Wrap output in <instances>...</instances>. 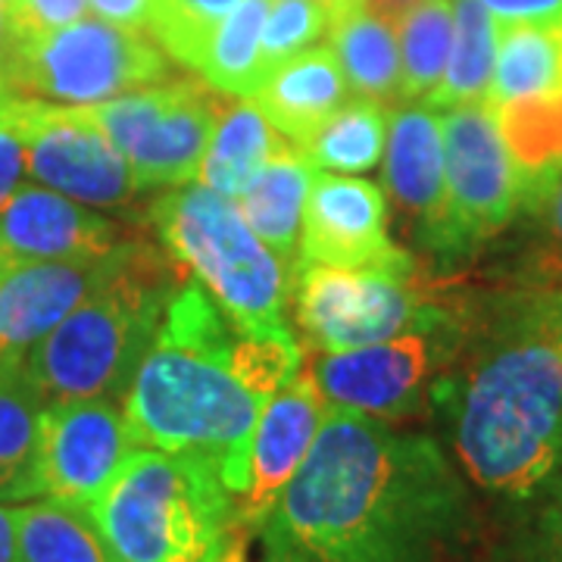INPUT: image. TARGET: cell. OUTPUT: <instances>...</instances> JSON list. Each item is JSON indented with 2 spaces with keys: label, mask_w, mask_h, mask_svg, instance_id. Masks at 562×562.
I'll return each instance as SVG.
<instances>
[{
  "label": "cell",
  "mask_w": 562,
  "mask_h": 562,
  "mask_svg": "<svg viewBox=\"0 0 562 562\" xmlns=\"http://www.w3.org/2000/svg\"><path fill=\"white\" fill-rule=\"evenodd\" d=\"M120 562H235L238 509L203 457L138 447L91 503Z\"/></svg>",
  "instance_id": "obj_4"
},
{
  "label": "cell",
  "mask_w": 562,
  "mask_h": 562,
  "mask_svg": "<svg viewBox=\"0 0 562 562\" xmlns=\"http://www.w3.org/2000/svg\"><path fill=\"white\" fill-rule=\"evenodd\" d=\"M387 120L379 101L350 98L313 138L301 144V154L313 169L335 176H360L382 162Z\"/></svg>",
  "instance_id": "obj_27"
},
{
  "label": "cell",
  "mask_w": 562,
  "mask_h": 562,
  "mask_svg": "<svg viewBox=\"0 0 562 562\" xmlns=\"http://www.w3.org/2000/svg\"><path fill=\"white\" fill-rule=\"evenodd\" d=\"M297 322L306 344L322 353L391 341L450 325L441 306L425 301L413 276L353 272L319 262H294Z\"/></svg>",
  "instance_id": "obj_9"
},
{
  "label": "cell",
  "mask_w": 562,
  "mask_h": 562,
  "mask_svg": "<svg viewBox=\"0 0 562 562\" xmlns=\"http://www.w3.org/2000/svg\"><path fill=\"white\" fill-rule=\"evenodd\" d=\"M457 341L460 331L450 325L413 331L391 341L322 353L313 375L331 409L397 422L419 413L428 384L453 357Z\"/></svg>",
  "instance_id": "obj_12"
},
{
  "label": "cell",
  "mask_w": 562,
  "mask_h": 562,
  "mask_svg": "<svg viewBox=\"0 0 562 562\" xmlns=\"http://www.w3.org/2000/svg\"><path fill=\"white\" fill-rule=\"evenodd\" d=\"M553 506L547 513V535H550V550H553V562H562V469L553 475Z\"/></svg>",
  "instance_id": "obj_37"
},
{
  "label": "cell",
  "mask_w": 562,
  "mask_h": 562,
  "mask_svg": "<svg viewBox=\"0 0 562 562\" xmlns=\"http://www.w3.org/2000/svg\"><path fill=\"white\" fill-rule=\"evenodd\" d=\"M132 244L103 257L7 266L0 276V372L22 369L29 350L76 306L94 297L122 272Z\"/></svg>",
  "instance_id": "obj_16"
},
{
  "label": "cell",
  "mask_w": 562,
  "mask_h": 562,
  "mask_svg": "<svg viewBox=\"0 0 562 562\" xmlns=\"http://www.w3.org/2000/svg\"><path fill=\"white\" fill-rule=\"evenodd\" d=\"M241 0H154L150 38L166 50V57L198 66L210 35Z\"/></svg>",
  "instance_id": "obj_29"
},
{
  "label": "cell",
  "mask_w": 562,
  "mask_h": 562,
  "mask_svg": "<svg viewBox=\"0 0 562 562\" xmlns=\"http://www.w3.org/2000/svg\"><path fill=\"white\" fill-rule=\"evenodd\" d=\"M313 181V166L297 144L284 138L276 154L238 194V210L281 266H294L301 257L303 201Z\"/></svg>",
  "instance_id": "obj_20"
},
{
  "label": "cell",
  "mask_w": 562,
  "mask_h": 562,
  "mask_svg": "<svg viewBox=\"0 0 562 562\" xmlns=\"http://www.w3.org/2000/svg\"><path fill=\"white\" fill-rule=\"evenodd\" d=\"M328 413L331 406L322 397L313 369H301L266 401L244 450L220 472L241 525H266L284 487L310 457Z\"/></svg>",
  "instance_id": "obj_13"
},
{
  "label": "cell",
  "mask_w": 562,
  "mask_h": 562,
  "mask_svg": "<svg viewBox=\"0 0 562 562\" xmlns=\"http://www.w3.org/2000/svg\"><path fill=\"white\" fill-rule=\"evenodd\" d=\"M13 44H16V32H13V22L7 13V0H0V91H3V76H7V63L13 54Z\"/></svg>",
  "instance_id": "obj_38"
},
{
  "label": "cell",
  "mask_w": 562,
  "mask_h": 562,
  "mask_svg": "<svg viewBox=\"0 0 562 562\" xmlns=\"http://www.w3.org/2000/svg\"><path fill=\"white\" fill-rule=\"evenodd\" d=\"M322 7H325V10H335V7H338V3H344V0H319Z\"/></svg>",
  "instance_id": "obj_42"
},
{
  "label": "cell",
  "mask_w": 562,
  "mask_h": 562,
  "mask_svg": "<svg viewBox=\"0 0 562 562\" xmlns=\"http://www.w3.org/2000/svg\"><path fill=\"white\" fill-rule=\"evenodd\" d=\"M501 25L479 0H453V44L438 88L425 98L431 110L484 103L494 79Z\"/></svg>",
  "instance_id": "obj_24"
},
{
  "label": "cell",
  "mask_w": 562,
  "mask_h": 562,
  "mask_svg": "<svg viewBox=\"0 0 562 562\" xmlns=\"http://www.w3.org/2000/svg\"><path fill=\"white\" fill-rule=\"evenodd\" d=\"M494 22L506 25H562V0H479Z\"/></svg>",
  "instance_id": "obj_33"
},
{
  "label": "cell",
  "mask_w": 562,
  "mask_h": 562,
  "mask_svg": "<svg viewBox=\"0 0 562 562\" xmlns=\"http://www.w3.org/2000/svg\"><path fill=\"white\" fill-rule=\"evenodd\" d=\"M25 179V147L10 122L0 116V203L7 201Z\"/></svg>",
  "instance_id": "obj_35"
},
{
  "label": "cell",
  "mask_w": 562,
  "mask_h": 562,
  "mask_svg": "<svg viewBox=\"0 0 562 562\" xmlns=\"http://www.w3.org/2000/svg\"><path fill=\"white\" fill-rule=\"evenodd\" d=\"M266 525L319 562H460L472 501L435 438L331 409Z\"/></svg>",
  "instance_id": "obj_1"
},
{
  "label": "cell",
  "mask_w": 562,
  "mask_h": 562,
  "mask_svg": "<svg viewBox=\"0 0 562 562\" xmlns=\"http://www.w3.org/2000/svg\"><path fill=\"white\" fill-rule=\"evenodd\" d=\"M181 279L154 247L135 241L120 276L29 350L22 375L44 403L122 394Z\"/></svg>",
  "instance_id": "obj_5"
},
{
  "label": "cell",
  "mask_w": 562,
  "mask_h": 562,
  "mask_svg": "<svg viewBox=\"0 0 562 562\" xmlns=\"http://www.w3.org/2000/svg\"><path fill=\"white\" fill-rule=\"evenodd\" d=\"M0 562H16V528L13 509L0 503Z\"/></svg>",
  "instance_id": "obj_39"
},
{
  "label": "cell",
  "mask_w": 562,
  "mask_h": 562,
  "mask_svg": "<svg viewBox=\"0 0 562 562\" xmlns=\"http://www.w3.org/2000/svg\"><path fill=\"white\" fill-rule=\"evenodd\" d=\"M81 110L125 157L138 191H144L198 181L220 98L198 81H160Z\"/></svg>",
  "instance_id": "obj_8"
},
{
  "label": "cell",
  "mask_w": 562,
  "mask_h": 562,
  "mask_svg": "<svg viewBox=\"0 0 562 562\" xmlns=\"http://www.w3.org/2000/svg\"><path fill=\"white\" fill-rule=\"evenodd\" d=\"M350 85L331 47H310L272 69L247 98L291 144H306L350 101Z\"/></svg>",
  "instance_id": "obj_19"
},
{
  "label": "cell",
  "mask_w": 562,
  "mask_h": 562,
  "mask_svg": "<svg viewBox=\"0 0 562 562\" xmlns=\"http://www.w3.org/2000/svg\"><path fill=\"white\" fill-rule=\"evenodd\" d=\"M375 16H382V20L387 22H397L403 16V10L406 7H413L416 0H362Z\"/></svg>",
  "instance_id": "obj_40"
},
{
  "label": "cell",
  "mask_w": 562,
  "mask_h": 562,
  "mask_svg": "<svg viewBox=\"0 0 562 562\" xmlns=\"http://www.w3.org/2000/svg\"><path fill=\"white\" fill-rule=\"evenodd\" d=\"M297 262L391 276L416 272L413 257L387 238V206L379 184L335 172H313Z\"/></svg>",
  "instance_id": "obj_15"
},
{
  "label": "cell",
  "mask_w": 562,
  "mask_h": 562,
  "mask_svg": "<svg viewBox=\"0 0 562 562\" xmlns=\"http://www.w3.org/2000/svg\"><path fill=\"white\" fill-rule=\"evenodd\" d=\"M553 301H557V316H560V328H562V291L560 294H553Z\"/></svg>",
  "instance_id": "obj_41"
},
{
  "label": "cell",
  "mask_w": 562,
  "mask_h": 562,
  "mask_svg": "<svg viewBox=\"0 0 562 562\" xmlns=\"http://www.w3.org/2000/svg\"><path fill=\"white\" fill-rule=\"evenodd\" d=\"M7 13L16 38H29L85 20L88 0H7Z\"/></svg>",
  "instance_id": "obj_31"
},
{
  "label": "cell",
  "mask_w": 562,
  "mask_h": 562,
  "mask_svg": "<svg viewBox=\"0 0 562 562\" xmlns=\"http://www.w3.org/2000/svg\"><path fill=\"white\" fill-rule=\"evenodd\" d=\"M3 269H7V266H3V260H0V276H3Z\"/></svg>",
  "instance_id": "obj_43"
},
{
  "label": "cell",
  "mask_w": 562,
  "mask_h": 562,
  "mask_svg": "<svg viewBox=\"0 0 562 562\" xmlns=\"http://www.w3.org/2000/svg\"><path fill=\"white\" fill-rule=\"evenodd\" d=\"M401 44V101H425L447 69L453 44V0H416L394 22Z\"/></svg>",
  "instance_id": "obj_28"
},
{
  "label": "cell",
  "mask_w": 562,
  "mask_h": 562,
  "mask_svg": "<svg viewBox=\"0 0 562 562\" xmlns=\"http://www.w3.org/2000/svg\"><path fill=\"white\" fill-rule=\"evenodd\" d=\"M120 244H125V238L116 222L38 181H22L0 203L3 266L103 257Z\"/></svg>",
  "instance_id": "obj_17"
},
{
  "label": "cell",
  "mask_w": 562,
  "mask_h": 562,
  "mask_svg": "<svg viewBox=\"0 0 562 562\" xmlns=\"http://www.w3.org/2000/svg\"><path fill=\"white\" fill-rule=\"evenodd\" d=\"M150 222L172 260L201 281L228 319L247 331L288 328L284 266L254 235L238 203L203 184H181L154 201Z\"/></svg>",
  "instance_id": "obj_6"
},
{
  "label": "cell",
  "mask_w": 562,
  "mask_h": 562,
  "mask_svg": "<svg viewBox=\"0 0 562 562\" xmlns=\"http://www.w3.org/2000/svg\"><path fill=\"white\" fill-rule=\"evenodd\" d=\"M91 16L120 29H132V32H144L150 29V16H154V0H88Z\"/></svg>",
  "instance_id": "obj_34"
},
{
  "label": "cell",
  "mask_w": 562,
  "mask_h": 562,
  "mask_svg": "<svg viewBox=\"0 0 562 562\" xmlns=\"http://www.w3.org/2000/svg\"><path fill=\"white\" fill-rule=\"evenodd\" d=\"M328 35V10L319 0H272L262 25V79L281 63L316 47Z\"/></svg>",
  "instance_id": "obj_30"
},
{
  "label": "cell",
  "mask_w": 562,
  "mask_h": 562,
  "mask_svg": "<svg viewBox=\"0 0 562 562\" xmlns=\"http://www.w3.org/2000/svg\"><path fill=\"white\" fill-rule=\"evenodd\" d=\"M16 562H120L88 509L57 501L13 506Z\"/></svg>",
  "instance_id": "obj_23"
},
{
  "label": "cell",
  "mask_w": 562,
  "mask_h": 562,
  "mask_svg": "<svg viewBox=\"0 0 562 562\" xmlns=\"http://www.w3.org/2000/svg\"><path fill=\"white\" fill-rule=\"evenodd\" d=\"M138 450L113 397L44 403L38 435L41 501L91 509Z\"/></svg>",
  "instance_id": "obj_14"
},
{
  "label": "cell",
  "mask_w": 562,
  "mask_h": 562,
  "mask_svg": "<svg viewBox=\"0 0 562 562\" xmlns=\"http://www.w3.org/2000/svg\"><path fill=\"white\" fill-rule=\"evenodd\" d=\"M0 116L25 147V176L85 206H122L138 184L120 150L81 106L0 91Z\"/></svg>",
  "instance_id": "obj_11"
},
{
  "label": "cell",
  "mask_w": 562,
  "mask_h": 562,
  "mask_svg": "<svg viewBox=\"0 0 562 562\" xmlns=\"http://www.w3.org/2000/svg\"><path fill=\"white\" fill-rule=\"evenodd\" d=\"M244 331L194 276L179 281L122 391V416L138 447L203 457L220 472L241 453L266 406L238 369Z\"/></svg>",
  "instance_id": "obj_3"
},
{
  "label": "cell",
  "mask_w": 562,
  "mask_h": 562,
  "mask_svg": "<svg viewBox=\"0 0 562 562\" xmlns=\"http://www.w3.org/2000/svg\"><path fill=\"white\" fill-rule=\"evenodd\" d=\"M453 450L482 491L531 497L562 469V328L553 294L509 301L435 382Z\"/></svg>",
  "instance_id": "obj_2"
},
{
  "label": "cell",
  "mask_w": 562,
  "mask_h": 562,
  "mask_svg": "<svg viewBox=\"0 0 562 562\" xmlns=\"http://www.w3.org/2000/svg\"><path fill=\"white\" fill-rule=\"evenodd\" d=\"M522 203L541 213L550 235L562 244V166L522 179Z\"/></svg>",
  "instance_id": "obj_32"
},
{
  "label": "cell",
  "mask_w": 562,
  "mask_h": 562,
  "mask_svg": "<svg viewBox=\"0 0 562 562\" xmlns=\"http://www.w3.org/2000/svg\"><path fill=\"white\" fill-rule=\"evenodd\" d=\"M443 220L431 247L465 254L501 228L522 206V169L513 157L501 116L491 103H462L441 116Z\"/></svg>",
  "instance_id": "obj_10"
},
{
  "label": "cell",
  "mask_w": 562,
  "mask_h": 562,
  "mask_svg": "<svg viewBox=\"0 0 562 562\" xmlns=\"http://www.w3.org/2000/svg\"><path fill=\"white\" fill-rule=\"evenodd\" d=\"M272 0H241L203 47L198 72L206 88L228 98H250L262 81V25Z\"/></svg>",
  "instance_id": "obj_26"
},
{
  "label": "cell",
  "mask_w": 562,
  "mask_h": 562,
  "mask_svg": "<svg viewBox=\"0 0 562 562\" xmlns=\"http://www.w3.org/2000/svg\"><path fill=\"white\" fill-rule=\"evenodd\" d=\"M328 38L350 91L369 101H401V44L394 22L375 16L362 0L328 10Z\"/></svg>",
  "instance_id": "obj_21"
},
{
  "label": "cell",
  "mask_w": 562,
  "mask_h": 562,
  "mask_svg": "<svg viewBox=\"0 0 562 562\" xmlns=\"http://www.w3.org/2000/svg\"><path fill=\"white\" fill-rule=\"evenodd\" d=\"M257 562H319L301 550L294 541H288L272 525H262V557Z\"/></svg>",
  "instance_id": "obj_36"
},
{
  "label": "cell",
  "mask_w": 562,
  "mask_h": 562,
  "mask_svg": "<svg viewBox=\"0 0 562 562\" xmlns=\"http://www.w3.org/2000/svg\"><path fill=\"white\" fill-rule=\"evenodd\" d=\"M281 135L247 98H228L216 110V128L203 154L198 181L228 201H238L281 144Z\"/></svg>",
  "instance_id": "obj_22"
},
{
  "label": "cell",
  "mask_w": 562,
  "mask_h": 562,
  "mask_svg": "<svg viewBox=\"0 0 562 562\" xmlns=\"http://www.w3.org/2000/svg\"><path fill=\"white\" fill-rule=\"evenodd\" d=\"M384 184L403 213L416 216L425 241L435 244L443 220V132L428 103H403L387 116Z\"/></svg>",
  "instance_id": "obj_18"
},
{
  "label": "cell",
  "mask_w": 562,
  "mask_h": 562,
  "mask_svg": "<svg viewBox=\"0 0 562 562\" xmlns=\"http://www.w3.org/2000/svg\"><path fill=\"white\" fill-rule=\"evenodd\" d=\"M41 413L44 401L22 369L0 372V503L41 501Z\"/></svg>",
  "instance_id": "obj_25"
},
{
  "label": "cell",
  "mask_w": 562,
  "mask_h": 562,
  "mask_svg": "<svg viewBox=\"0 0 562 562\" xmlns=\"http://www.w3.org/2000/svg\"><path fill=\"white\" fill-rule=\"evenodd\" d=\"M166 50L144 32L85 16L44 35L16 38L3 91L63 106H91L160 85Z\"/></svg>",
  "instance_id": "obj_7"
}]
</instances>
